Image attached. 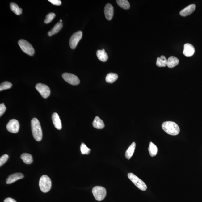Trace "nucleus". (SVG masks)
<instances>
[{
    "label": "nucleus",
    "instance_id": "f257e3e1",
    "mask_svg": "<svg viewBox=\"0 0 202 202\" xmlns=\"http://www.w3.org/2000/svg\"><path fill=\"white\" fill-rule=\"evenodd\" d=\"M31 129L35 139L38 141H41L42 138L41 126L39 120L36 118H33L31 120Z\"/></svg>",
    "mask_w": 202,
    "mask_h": 202
},
{
    "label": "nucleus",
    "instance_id": "f03ea898",
    "mask_svg": "<svg viewBox=\"0 0 202 202\" xmlns=\"http://www.w3.org/2000/svg\"><path fill=\"white\" fill-rule=\"evenodd\" d=\"M162 128L166 133L172 136H176L180 133V128L177 124L172 121H166L162 124Z\"/></svg>",
    "mask_w": 202,
    "mask_h": 202
},
{
    "label": "nucleus",
    "instance_id": "7ed1b4c3",
    "mask_svg": "<svg viewBox=\"0 0 202 202\" xmlns=\"http://www.w3.org/2000/svg\"><path fill=\"white\" fill-rule=\"evenodd\" d=\"M39 186L42 192L44 193L49 192L52 186L50 179L47 175H43L40 179Z\"/></svg>",
    "mask_w": 202,
    "mask_h": 202
},
{
    "label": "nucleus",
    "instance_id": "20e7f679",
    "mask_svg": "<svg viewBox=\"0 0 202 202\" xmlns=\"http://www.w3.org/2000/svg\"><path fill=\"white\" fill-rule=\"evenodd\" d=\"M18 44L22 50L26 54L33 56L35 54V50L33 47L29 42L24 40H20Z\"/></svg>",
    "mask_w": 202,
    "mask_h": 202
},
{
    "label": "nucleus",
    "instance_id": "39448f33",
    "mask_svg": "<svg viewBox=\"0 0 202 202\" xmlns=\"http://www.w3.org/2000/svg\"><path fill=\"white\" fill-rule=\"evenodd\" d=\"M128 176L136 187L143 191L146 190L147 187L144 182L133 173H129Z\"/></svg>",
    "mask_w": 202,
    "mask_h": 202
},
{
    "label": "nucleus",
    "instance_id": "423d86ee",
    "mask_svg": "<svg viewBox=\"0 0 202 202\" xmlns=\"http://www.w3.org/2000/svg\"><path fill=\"white\" fill-rule=\"evenodd\" d=\"M92 193L95 199L100 201L105 198L107 192L105 188L101 186H96L93 187Z\"/></svg>",
    "mask_w": 202,
    "mask_h": 202
},
{
    "label": "nucleus",
    "instance_id": "0eeeda50",
    "mask_svg": "<svg viewBox=\"0 0 202 202\" xmlns=\"http://www.w3.org/2000/svg\"><path fill=\"white\" fill-rule=\"evenodd\" d=\"M62 77L66 82L73 86L78 85L80 83L79 78L74 74L65 73L62 74Z\"/></svg>",
    "mask_w": 202,
    "mask_h": 202
},
{
    "label": "nucleus",
    "instance_id": "6e6552de",
    "mask_svg": "<svg viewBox=\"0 0 202 202\" xmlns=\"http://www.w3.org/2000/svg\"><path fill=\"white\" fill-rule=\"evenodd\" d=\"M35 88L44 98H48L50 95V89L47 85L39 83L36 85Z\"/></svg>",
    "mask_w": 202,
    "mask_h": 202
},
{
    "label": "nucleus",
    "instance_id": "1a4fd4ad",
    "mask_svg": "<svg viewBox=\"0 0 202 202\" xmlns=\"http://www.w3.org/2000/svg\"><path fill=\"white\" fill-rule=\"evenodd\" d=\"M82 32L81 31L76 32L72 35L69 41V45L71 48L74 49L76 48L80 40L82 38Z\"/></svg>",
    "mask_w": 202,
    "mask_h": 202
},
{
    "label": "nucleus",
    "instance_id": "9d476101",
    "mask_svg": "<svg viewBox=\"0 0 202 202\" xmlns=\"http://www.w3.org/2000/svg\"><path fill=\"white\" fill-rule=\"evenodd\" d=\"M6 128L9 132L16 133L19 132V122L16 120L12 119L6 125Z\"/></svg>",
    "mask_w": 202,
    "mask_h": 202
},
{
    "label": "nucleus",
    "instance_id": "9b49d317",
    "mask_svg": "<svg viewBox=\"0 0 202 202\" xmlns=\"http://www.w3.org/2000/svg\"><path fill=\"white\" fill-rule=\"evenodd\" d=\"M195 48L192 44L187 43L184 45L183 54L185 56L189 57L192 56L195 53Z\"/></svg>",
    "mask_w": 202,
    "mask_h": 202
},
{
    "label": "nucleus",
    "instance_id": "f8f14e48",
    "mask_svg": "<svg viewBox=\"0 0 202 202\" xmlns=\"http://www.w3.org/2000/svg\"><path fill=\"white\" fill-rule=\"evenodd\" d=\"M104 15L106 19L108 20L112 19L114 13V10L112 5L109 3L106 5L104 10Z\"/></svg>",
    "mask_w": 202,
    "mask_h": 202
},
{
    "label": "nucleus",
    "instance_id": "ddd939ff",
    "mask_svg": "<svg viewBox=\"0 0 202 202\" xmlns=\"http://www.w3.org/2000/svg\"><path fill=\"white\" fill-rule=\"evenodd\" d=\"M196 5L195 4L189 5L187 7L181 11L180 12V15L183 17H186L187 16L190 15L194 12L195 9H196Z\"/></svg>",
    "mask_w": 202,
    "mask_h": 202
},
{
    "label": "nucleus",
    "instance_id": "4468645a",
    "mask_svg": "<svg viewBox=\"0 0 202 202\" xmlns=\"http://www.w3.org/2000/svg\"><path fill=\"white\" fill-rule=\"evenodd\" d=\"M23 178L24 175L22 173H15L9 176L6 179V183L7 184H11Z\"/></svg>",
    "mask_w": 202,
    "mask_h": 202
},
{
    "label": "nucleus",
    "instance_id": "2eb2a0df",
    "mask_svg": "<svg viewBox=\"0 0 202 202\" xmlns=\"http://www.w3.org/2000/svg\"><path fill=\"white\" fill-rule=\"evenodd\" d=\"M52 119L53 124L56 128L58 130H61L62 124L59 116L57 113H53L52 116Z\"/></svg>",
    "mask_w": 202,
    "mask_h": 202
},
{
    "label": "nucleus",
    "instance_id": "dca6fc26",
    "mask_svg": "<svg viewBox=\"0 0 202 202\" xmlns=\"http://www.w3.org/2000/svg\"><path fill=\"white\" fill-rule=\"evenodd\" d=\"M63 24L62 22H58L54 26L53 29L48 33V36H51L59 32L63 27Z\"/></svg>",
    "mask_w": 202,
    "mask_h": 202
},
{
    "label": "nucleus",
    "instance_id": "f3484780",
    "mask_svg": "<svg viewBox=\"0 0 202 202\" xmlns=\"http://www.w3.org/2000/svg\"><path fill=\"white\" fill-rule=\"evenodd\" d=\"M179 61L175 56H171L167 59V66L170 68H173L179 64Z\"/></svg>",
    "mask_w": 202,
    "mask_h": 202
},
{
    "label": "nucleus",
    "instance_id": "a211bd4d",
    "mask_svg": "<svg viewBox=\"0 0 202 202\" xmlns=\"http://www.w3.org/2000/svg\"><path fill=\"white\" fill-rule=\"evenodd\" d=\"M97 56L98 59L103 62H106L108 58L107 53L105 52L104 49L102 50H99L97 52Z\"/></svg>",
    "mask_w": 202,
    "mask_h": 202
},
{
    "label": "nucleus",
    "instance_id": "6ab92c4d",
    "mask_svg": "<svg viewBox=\"0 0 202 202\" xmlns=\"http://www.w3.org/2000/svg\"><path fill=\"white\" fill-rule=\"evenodd\" d=\"M93 125L94 128L97 129H102L104 127V122L98 116H96L94 119Z\"/></svg>",
    "mask_w": 202,
    "mask_h": 202
},
{
    "label": "nucleus",
    "instance_id": "aec40b11",
    "mask_svg": "<svg viewBox=\"0 0 202 202\" xmlns=\"http://www.w3.org/2000/svg\"><path fill=\"white\" fill-rule=\"evenodd\" d=\"M136 146V143L133 142L125 152V155L126 158L130 159L133 155Z\"/></svg>",
    "mask_w": 202,
    "mask_h": 202
},
{
    "label": "nucleus",
    "instance_id": "412c9836",
    "mask_svg": "<svg viewBox=\"0 0 202 202\" xmlns=\"http://www.w3.org/2000/svg\"><path fill=\"white\" fill-rule=\"evenodd\" d=\"M156 65L159 67H165L167 65V59L165 56H161L160 57L157 58Z\"/></svg>",
    "mask_w": 202,
    "mask_h": 202
},
{
    "label": "nucleus",
    "instance_id": "4be33fe9",
    "mask_svg": "<svg viewBox=\"0 0 202 202\" xmlns=\"http://www.w3.org/2000/svg\"><path fill=\"white\" fill-rule=\"evenodd\" d=\"M21 158L26 164H31L33 162V157H32V155L29 154L24 153L22 154L21 156Z\"/></svg>",
    "mask_w": 202,
    "mask_h": 202
},
{
    "label": "nucleus",
    "instance_id": "5701e85b",
    "mask_svg": "<svg viewBox=\"0 0 202 202\" xmlns=\"http://www.w3.org/2000/svg\"><path fill=\"white\" fill-rule=\"evenodd\" d=\"M148 151L150 156L152 157L155 156L157 155L158 152V148L156 145L153 143L150 142L148 148Z\"/></svg>",
    "mask_w": 202,
    "mask_h": 202
},
{
    "label": "nucleus",
    "instance_id": "b1692460",
    "mask_svg": "<svg viewBox=\"0 0 202 202\" xmlns=\"http://www.w3.org/2000/svg\"><path fill=\"white\" fill-rule=\"evenodd\" d=\"M10 8L12 11L17 15H19L22 14V9L19 8L18 5L15 3H10Z\"/></svg>",
    "mask_w": 202,
    "mask_h": 202
},
{
    "label": "nucleus",
    "instance_id": "393cba45",
    "mask_svg": "<svg viewBox=\"0 0 202 202\" xmlns=\"http://www.w3.org/2000/svg\"><path fill=\"white\" fill-rule=\"evenodd\" d=\"M118 78L117 74L111 73L107 74L106 77V82L108 83H113L115 82Z\"/></svg>",
    "mask_w": 202,
    "mask_h": 202
},
{
    "label": "nucleus",
    "instance_id": "a878e982",
    "mask_svg": "<svg viewBox=\"0 0 202 202\" xmlns=\"http://www.w3.org/2000/svg\"><path fill=\"white\" fill-rule=\"evenodd\" d=\"M116 2L120 7L124 9L128 10L130 8V3L127 0H117Z\"/></svg>",
    "mask_w": 202,
    "mask_h": 202
},
{
    "label": "nucleus",
    "instance_id": "bb28decb",
    "mask_svg": "<svg viewBox=\"0 0 202 202\" xmlns=\"http://www.w3.org/2000/svg\"><path fill=\"white\" fill-rule=\"evenodd\" d=\"M12 84L11 83L8 81H5L1 83L0 85V91L10 89L11 87Z\"/></svg>",
    "mask_w": 202,
    "mask_h": 202
},
{
    "label": "nucleus",
    "instance_id": "cd10ccee",
    "mask_svg": "<svg viewBox=\"0 0 202 202\" xmlns=\"http://www.w3.org/2000/svg\"><path fill=\"white\" fill-rule=\"evenodd\" d=\"M80 149L81 153L83 155H88L91 152V149L88 148L84 143H82L81 145Z\"/></svg>",
    "mask_w": 202,
    "mask_h": 202
},
{
    "label": "nucleus",
    "instance_id": "c85d7f7f",
    "mask_svg": "<svg viewBox=\"0 0 202 202\" xmlns=\"http://www.w3.org/2000/svg\"><path fill=\"white\" fill-rule=\"evenodd\" d=\"M56 15L54 13H49L46 17V19L44 21V23L46 24H48L52 22L55 17Z\"/></svg>",
    "mask_w": 202,
    "mask_h": 202
},
{
    "label": "nucleus",
    "instance_id": "c756f323",
    "mask_svg": "<svg viewBox=\"0 0 202 202\" xmlns=\"http://www.w3.org/2000/svg\"><path fill=\"white\" fill-rule=\"evenodd\" d=\"M8 155L6 154L2 156L0 158V166H1L6 163L8 160Z\"/></svg>",
    "mask_w": 202,
    "mask_h": 202
},
{
    "label": "nucleus",
    "instance_id": "7c9ffc66",
    "mask_svg": "<svg viewBox=\"0 0 202 202\" xmlns=\"http://www.w3.org/2000/svg\"><path fill=\"white\" fill-rule=\"evenodd\" d=\"M6 108L4 103H2L0 104V116H1L6 111Z\"/></svg>",
    "mask_w": 202,
    "mask_h": 202
},
{
    "label": "nucleus",
    "instance_id": "2f4dec72",
    "mask_svg": "<svg viewBox=\"0 0 202 202\" xmlns=\"http://www.w3.org/2000/svg\"><path fill=\"white\" fill-rule=\"evenodd\" d=\"M48 1L53 5H58V6L61 4V2L60 0H49Z\"/></svg>",
    "mask_w": 202,
    "mask_h": 202
},
{
    "label": "nucleus",
    "instance_id": "473e14b6",
    "mask_svg": "<svg viewBox=\"0 0 202 202\" xmlns=\"http://www.w3.org/2000/svg\"><path fill=\"white\" fill-rule=\"evenodd\" d=\"M4 202H17L15 200L12 199V198H8L5 199Z\"/></svg>",
    "mask_w": 202,
    "mask_h": 202
},
{
    "label": "nucleus",
    "instance_id": "72a5a7b5",
    "mask_svg": "<svg viewBox=\"0 0 202 202\" xmlns=\"http://www.w3.org/2000/svg\"><path fill=\"white\" fill-rule=\"evenodd\" d=\"M62 22V20H61H61H60V22Z\"/></svg>",
    "mask_w": 202,
    "mask_h": 202
}]
</instances>
